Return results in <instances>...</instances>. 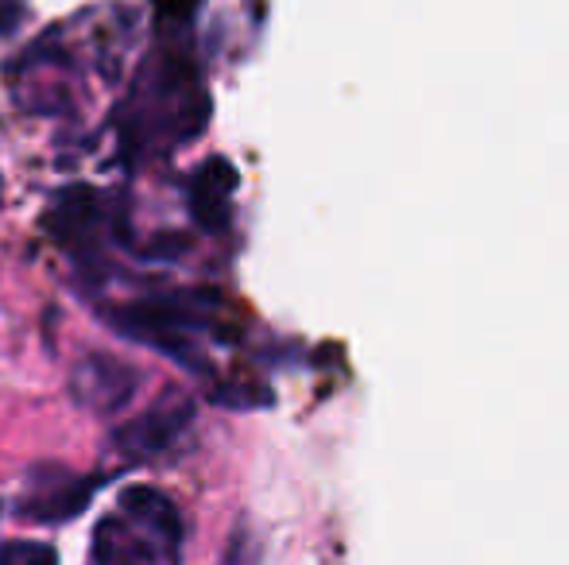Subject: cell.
Returning a JSON list of instances; mask_svg holds the SVG:
<instances>
[{"label": "cell", "instance_id": "52a82bcc", "mask_svg": "<svg viewBox=\"0 0 569 565\" xmlns=\"http://www.w3.org/2000/svg\"><path fill=\"white\" fill-rule=\"evenodd\" d=\"M0 565H59V551L36 538H8L0 543Z\"/></svg>", "mask_w": 569, "mask_h": 565}, {"label": "cell", "instance_id": "277c9868", "mask_svg": "<svg viewBox=\"0 0 569 565\" xmlns=\"http://www.w3.org/2000/svg\"><path fill=\"white\" fill-rule=\"evenodd\" d=\"M190 418H194V403L179 392H167L163 400L151 403V407L143 411L140 418H132V423L120 430L117 437L128 453H143V457H151V453L171 450V445L182 437V430L190 426Z\"/></svg>", "mask_w": 569, "mask_h": 565}, {"label": "cell", "instance_id": "ba28073f", "mask_svg": "<svg viewBox=\"0 0 569 565\" xmlns=\"http://www.w3.org/2000/svg\"><path fill=\"white\" fill-rule=\"evenodd\" d=\"M23 16H28L23 0H0V36H12L23 23Z\"/></svg>", "mask_w": 569, "mask_h": 565}, {"label": "cell", "instance_id": "7a4b0ae2", "mask_svg": "<svg viewBox=\"0 0 569 565\" xmlns=\"http://www.w3.org/2000/svg\"><path fill=\"white\" fill-rule=\"evenodd\" d=\"M140 372L113 353H90L70 372V395L90 415H120L132 403Z\"/></svg>", "mask_w": 569, "mask_h": 565}, {"label": "cell", "instance_id": "5b68a950", "mask_svg": "<svg viewBox=\"0 0 569 565\" xmlns=\"http://www.w3.org/2000/svg\"><path fill=\"white\" fill-rule=\"evenodd\" d=\"M237 190V171L229 159H206L194 174V190H190V213L202 229L218 233L229 221V194Z\"/></svg>", "mask_w": 569, "mask_h": 565}, {"label": "cell", "instance_id": "6da1fadb", "mask_svg": "<svg viewBox=\"0 0 569 565\" xmlns=\"http://www.w3.org/2000/svg\"><path fill=\"white\" fill-rule=\"evenodd\" d=\"M93 481L70 473L62 465H39L28 473L23 492L16 500V515L31 523H67L90 507Z\"/></svg>", "mask_w": 569, "mask_h": 565}, {"label": "cell", "instance_id": "8992f818", "mask_svg": "<svg viewBox=\"0 0 569 565\" xmlns=\"http://www.w3.org/2000/svg\"><path fill=\"white\" fill-rule=\"evenodd\" d=\"M120 507H124L128 519H136L140 527H148L156 538H163V543H179L182 538V515L179 507L171 504V500L163 496V492L148 488V484H132V488H124V496H120Z\"/></svg>", "mask_w": 569, "mask_h": 565}, {"label": "cell", "instance_id": "3957f363", "mask_svg": "<svg viewBox=\"0 0 569 565\" xmlns=\"http://www.w3.org/2000/svg\"><path fill=\"white\" fill-rule=\"evenodd\" d=\"M113 317H117L120 333H132V337L143 341V345H156L159 353L187 364V369H206L194 341L179 333L182 325H187V314H182L179 306H167V302H140V306L117 310Z\"/></svg>", "mask_w": 569, "mask_h": 565}]
</instances>
